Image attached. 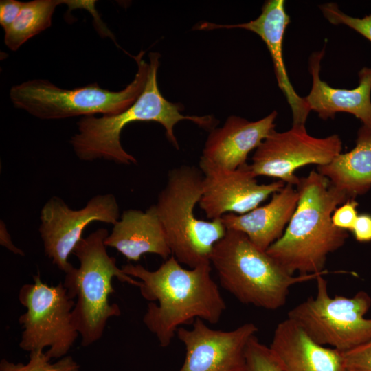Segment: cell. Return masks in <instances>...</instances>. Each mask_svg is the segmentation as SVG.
I'll return each mask as SVG.
<instances>
[{
  "instance_id": "6da1fadb",
  "label": "cell",
  "mask_w": 371,
  "mask_h": 371,
  "mask_svg": "<svg viewBox=\"0 0 371 371\" xmlns=\"http://www.w3.org/2000/svg\"><path fill=\"white\" fill-rule=\"evenodd\" d=\"M121 269L141 282V295L150 302L143 322L161 347L170 345L183 325L196 319L216 324L225 310L210 263L185 269L171 256L154 271L131 263Z\"/></svg>"
},
{
  "instance_id": "7a4b0ae2",
  "label": "cell",
  "mask_w": 371,
  "mask_h": 371,
  "mask_svg": "<svg viewBox=\"0 0 371 371\" xmlns=\"http://www.w3.org/2000/svg\"><path fill=\"white\" fill-rule=\"evenodd\" d=\"M299 200L283 234L267 249L291 275L327 274L328 256L341 247L348 231L332 223L334 210L350 199L318 172L300 178Z\"/></svg>"
},
{
  "instance_id": "3957f363",
  "label": "cell",
  "mask_w": 371,
  "mask_h": 371,
  "mask_svg": "<svg viewBox=\"0 0 371 371\" xmlns=\"http://www.w3.org/2000/svg\"><path fill=\"white\" fill-rule=\"evenodd\" d=\"M149 71L145 87L137 99L122 113L97 117L87 116L77 122L78 131L69 143L76 157L85 161L104 159L116 164H136L137 159L128 153L120 142V135L129 123L154 121L162 125L168 140L179 148L174 127L181 120H190L199 126L212 130L217 120L212 115H184L183 107L179 103L168 101L161 95L157 83L160 54H149Z\"/></svg>"
},
{
  "instance_id": "277c9868",
  "label": "cell",
  "mask_w": 371,
  "mask_h": 371,
  "mask_svg": "<svg viewBox=\"0 0 371 371\" xmlns=\"http://www.w3.org/2000/svg\"><path fill=\"white\" fill-rule=\"evenodd\" d=\"M210 264L222 287L238 301L267 310L283 306L292 286L325 275H291L245 234L231 229L214 245Z\"/></svg>"
},
{
  "instance_id": "5b68a950",
  "label": "cell",
  "mask_w": 371,
  "mask_h": 371,
  "mask_svg": "<svg viewBox=\"0 0 371 371\" xmlns=\"http://www.w3.org/2000/svg\"><path fill=\"white\" fill-rule=\"evenodd\" d=\"M109 234L106 228H98L78 242L72 254L79 266L65 273L63 283L69 296L76 298L71 321L85 347L98 341L108 320L121 314L117 304L109 303V297L115 292L113 278L137 287L141 285L139 280L118 268L116 259L108 254L104 240Z\"/></svg>"
},
{
  "instance_id": "8992f818",
  "label": "cell",
  "mask_w": 371,
  "mask_h": 371,
  "mask_svg": "<svg viewBox=\"0 0 371 371\" xmlns=\"http://www.w3.org/2000/svg\"><path fill=\"white\" fill-rule=\"evenodd\" d=\"M203 180L201 170L194 166L172 168L155 204L172 256L189 268L210 263L214 245L227 232L221 218L204 221L194 214Z\"/></svg>"
},
{
  "instance_id": "52a82bcc",
  "label": "cell",
  "mask_w": 371,
  "mask_h": 371,
  "mask_svg": "<svg viewBox=\"0 0 371 371\" xmlns=\"http://www.w3.org/2000/svg\"><path fill=\"white\" fill-rule=\"evenodd\" d=\"M144 52L134 56L137 71L124 89L111 91L95 82L73 89L60 88L47 80L34 79L13 86L10 100L18 109L41 120H60L95 114L113 115L129 107L143 91L147 80L149 63Z\"/></svg>"
},
{
  "instance_id": "ba28073f",
  "label": "cell",
  "mask_w": 371,
  "mask_h": 371,
  "mask_svg": "<svg viewBox=\"0 0 371 371\" xmlns=\"http://www.w3.org/2000/svg\"><path fill=\"white\" fill-rule=\"evenodd\" d=\"M324 275L316 278V293L294 306L287 318L316 342L344 352L371 339V319L364 315L371 306L365 291L353 297H331Z\"/></svg>"
},
{
  "instance_id": "9c48e42d",
  "label": "cell",
  "mask_w": 371,
  "mask_h": 371,
  "mask_svg": "<svg viewBox=\"0 0 371 371\" xmlns=\"http://www.w3.org/2000/svg\"><path fill=\"white\" fill-rule=\"evenodd\" d=\"M33 280L19 292V300L27 309L19 317L23 329L19 347L30 352L48 347L45 353L51 359H60L79 335L71 321L75 302L62 282L49 286L39 273Z\"/></svg>"
},
{
  "instance_id": "30bf717a",
  "label": "cell",
  "mask_w": 371,
  "mask_h": 371,
  "mask_svg": "<svg viewBox=\"0 0 371 371\" xmlns=\"http://www.w3.org/2000/svg\"><path fill=\"white\" fill-rule=\"evenodd\" d=\"M341 149L338 135L317 138L307 133L304 124H293L285 132L273 130L256 149L249 165L256 177H270L297 186L296 170L308 164H328Z\"/></svg>"
},
{
  "instance_id": "8fae6325",
  "label": "cell",
  "mask_w": 371,
  "mask_h": 371,
  "mask_svg": "<svg viewBox=\"0 0 371 371\" xmlns=\"http://www.w3.org/2000/svg\"><path fill=\"white\" fill-rule=\"evenodd\" d=\"M120 217V207L113 194L95 195L80 210L71 209L61 198L53 196L43 205L39 216L45 254L66 273L74 267L68 258L87 226L94 221L113 225Z\"/></svg>"
},
{
  "instance_id": "7c38bea8",
  "label": "cell",
  "mask_w": 371,
  "mask_h": 371,
  "mask_svg": "<svg viewBox=\"0 0 371 371\" xmlns=\"http://www.w3.org/2000/svg\"><path fill=\"white\" fill-rule=\"evenodd\" d=\"M199 169L203 175V188L199 205L210 220L229 213L246 214L285 185L280 180L258 183L247 163L228 170L200 157Z\"/></svg>"
},
{
  "instance_id": "4fadbf2b",
  "label": "cell",
  "mask_w": 371,
  "mask_h": 371,
  "mask_svg": "<svg viewBox=\"0 0 371 371\" xmlns=\"http://www.w3.org/2000/svg\"><path fill=\"white\" fill-rule=\"evenodd\" d=\"M258 330L251 322L232 330H215L201 319L191 329L179 327L176 335L186 348L179 371H240L247 343Z\"/></svg>"
},
{
  "instance_id": "5bb4252c",
  "label": "cell",
  "mask_w": 371,
  "mask_h": 371,
  "mask_svg": "<svg viewBox=\"0 0 371 371\" xmlns=\"http://www.w3.org/2000/svg\"><path fill=\"white\" fill-rule=\"evenodd\" d=\"M289 23L290 17L286 12L284 1L268 0L265 2L259 16L247 23L222 25L205 21L196 25L195 29L212 30L222 28H242L258 34L266 44L271 56L278 87L285 95L292 111L293 124H305L311 111L304 98L298 95L293 89L288 77L282 56L284 35Z\"/></svg>"
},
{
  "instance_id": "9a60e30c",
  "label": "cell",
  "mask_w": 371,
  "mask_h": 371,
  "mask_svg": "<svg viewBox=\"0 0 371 371\" xmlns=\"http://www.w3.org/2000/svg\"><path fill=\"white\" fill-rule=\"evenodd\" d=\"M276 116V111L254 122L229 116L221 127L210 131L201 157L225 169H237L275 129Z\"/></svg>"
},
{
  "instance_id": "2e32d148",
  "label": "cell",
  "mask_w": 371,
  "mask_h": 371,
  "mask_svg": "<svg viewBox=\"0 0 371 371\" xmlns=\"http://www.w3.org/2000/svg\"><path fill=\"white\" fill-rule=\"evenodd\" d=\"M324 54V49L313 53L309 59L313 85L309 94L304 98L309 110L317 113L323 120L333 119L339 112L348 113L371 128V68L361 69L359 84L356 88H333L319 78L320 61Z\"/></svg>"
},
{
  "instance_id": "e0dca14e",
  "label": "cell",
  "mask_w": 371,
  "mask_h": 371,
  "mask_svg": "<svg viewBox=\"0 0 371 371\" xmlns=\"http://www.w3.org/2000/svg\"><path fill=\"white\" fill-rule=\"evenodd\" d=\"M104 244L115 248L130 261H139L144 254H157L164 260L172 256L155 204L145 211L124 210L113 225Z\"/></svg>"
},
{
  "instance_id": "ac0fdd59",
  "label": "cell",
  "mask_w": 371,
  "mask_h": 371,
  "mask_svg": "<svg viewBox=\"0 0 371 371\" xmlns=\"http://www.w3.org/2000/svg\"><path fill=\"white\" fill-rule=\"evenodd\" d=\"M270 348L286 371H346L341 352L314 341L286 318L275 328Z\"/></svg>"
},
{
  "instance_id": "d6986e66",
  "label": "cell",
  "mask_w": 371,
  "mask_h": 371,
  "mask_svg": "<svg viewBox=\"0 0 371 371\" xmlns=\"http://www.w3.org/2000/svg\"><path fill=\"white\" fill-rule=\"evenodd\" d=\"M298 200L294 186L285 184L266 205L244 214H226L221 220L227 229L245 234L257 247L267 251L283 234Z\"/></svg>"
},
{
  "instance_id": "ffe728a7",
  "label": "cell",
  "mask_w": 371,
  "mask_h": 371,
  "mask_svg": "<svg viewBox=\"0 0 371 371\" xmlns=\"http://www.w3.org/2000/svg\"><path fill=\"white\" fill-rule=\"evenodd\" d=\"M317 172L350 199L371 188V128L363 125L357 132L355 148L340 153L330 163L317 166Z\"/></svg>"
},
{
  "instance_id": "44dd1931",
  "label": "cell",
  "mask_w": 371,
  "mask_h": 371,
  "mask_svg": "<svg viewBox=\"0 0 371 371\" xmlns=\"http://www.w3.org/2000/svg\"><path fill=\"white\" fill-rule=\"evenodd\" d=\"M67 1L34 0L23 2L21 12L13 24L5 31L4 43L12 51H16L27 40L52 25L57 5Z\"/></svg>"
},
{
  "instance_id": "7402d4cb",
  "label": "cell",
  "mask_w": 371,
  "mask_h": 371,
  "mask_svg": "<svg viewBox=\"0 0 371 371\" xmlns=\"http://www.w3.org/2000/svg\"><path fill=\"white\" fill-rule=\"evenodd\" d=\"M30 359L26 363L9 361L5 359L0 362V371H79L78 363L71 356H65L52 363L51 359L43 350L30 352Z\"/></svg>"
},
{
  "instance_id": "603a6c76",
  "label": "cell",
  "mask_w": 371,
  "mask_h": 371,
  "mask_svg": "<svg viewBox=\"0 0 371 371\" xmlns=\"http://www.w3.org/2000/svg\"><path fill=\"white\" fill-rule=\"evenodd\" d=\"M240 371H286L269 346L259 341L256 335L247 343Z\"/></svg>"
},
{
  "instance_id": "cb8c5ba5",
  "label": "cell",
  "mask_w": 371,
  "mask_h": 371,
  "mask_svg": "<svg viewBox=\"0 0 371 371\" xmlns=\"http://www.w3.org/2000/svg\"><path fill=\"white\" fill-rule=\"evenodd\" d=\"M325 18L333 25H346L371 41V14L362 19L355 18L342 12L335 3L319 5Z\"/></svg>"
},
{
  "instance_id": "d4e9b609",
  "label": "cell",
  "mask_w": 371,
  "mask_h": 371,
  "mask_svg": "<svg viewBox=\"0 0 371 371\" xmlns=\"http://www.w3.org/2000/svg\"><path fill=\"white\" fill-rule=\"evenodd\" d=\"M345 368L352 371H371V339L341 352Z\"/></svg>"
},
{
  "instance_id": "484cf974",
  "label": "cell",
  "mask_w": 371,
  "mask_h": 371,
  "mask_svg": "<svg viewBox=\"0 0 371 371\" xmlns=\"http://www.w3.org/2000/svg\"><path fill=\"white\" fill-rule=\"evenodd\" d=\"M359 204L355 199H348L339 205L333 212L331 220L337 228L352 231L358 216L357 208Z\"/></svg>"
},
{
  "instance_id": "4316f807",
  "label": "cell",
  "mask_w": 371,
  "mask_h": 371,
  "mask_svg": "<svg viewBox=\"0 0 371 371\" xmlns=\"http://www.w3.org/2000/svg\"><path fill=\"white\" fill-rule=\"evenodd\" d=\"M23 2L16 0L0 1V25L6 31L16 21L22 9Z\"/></svg>"
},
{
  "instance_id": "83f0119b",
  "label": "cell",
  "mask_w": 371,
  "mask_h": 371,
  "mask_svg": "<svg viewBox=\"0 0 371 371\" xmlns=\"http://www.w3.org/2000/svg\"><path fill=\"white\" fill-rule=\"evenodd\" d=\"M352 232L355 239L361 243L371 241V215H358Z\"/></svg>"
},
{
  "instance_id": "f1b7e54d",
  "label": "cell",
  "mask_w": 371,
  "mask_h": 371,
  "mask_svg": "<svg viewBox=\"0 0 371 371\" xmlns=\"http://www.w3.org/2000/svg\"><path fill=\"white\" fill-rule=\"evenodd\" d=\"M0 244L11 252L20 256H24V251L18 248L13 243L7 229L5 222L1 219L0 221Z\"/></svg>"
},
{
  "instance_id": "f546056e",
  "label": "cell",
  "mask_w": 371,
  "mask_h": 371,
  "mask_svg": "<svg viewBox=\"0 0 371 371\" xmlns=\"http://www.w3.org/2000/svg\"><path fill=\"white\" fill-rule=\"evenodd\" d=\"M346 371H352V370H347V369H346Z\"/></svg>"
}]
</instances>
